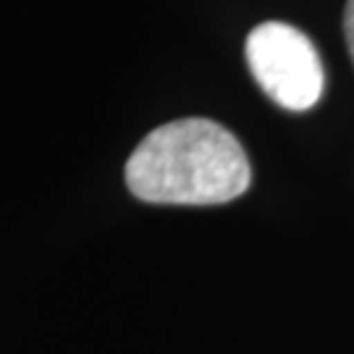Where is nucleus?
<instances>
[{"instance_id":"obj_1","label":"nucleus","mask_w":354,"mask_h":354,"mask_svg":"<svg viewBox=\"0 0 354 354\" xmlns=\"http://www.w3.org/2000/svg\"><path fill=\"white\" fill-rule=\"evenodd\" d=\"M239 140L210 118H178L150 131L127 163L129 192L152 205H223L250 189Z\"/></svg>"},{"instance_id":"obj_2","label":"nucleus","mask_w":354,"mask_h":354,"mask_svg":"<svg viewBox=\"0 0 354 354\" xmlns=\"http://www.w3.org/2000/svg\"><path fill=\"white\" fill-rule=\"evenodd\" d=\"M254 82L286 111H310L326 87V71L315 45L297 26L266 21L254 26L244 45Z\"/></svg>"},{"instance_id":"obj_3","label":"nucleus","mask_w":354,"mask_h":354,"mask_svg":"<svg viewBox=\"0 0 354 354\" xmlns=\"http://www.w3.org/2000/svg\"><path fill=\"white\" fill-rule=\"evenodd\" d=\"M344 35H346V45H349V55L354 64V0L346 3V11H344Z\"/></svg>"}]
</instances>
